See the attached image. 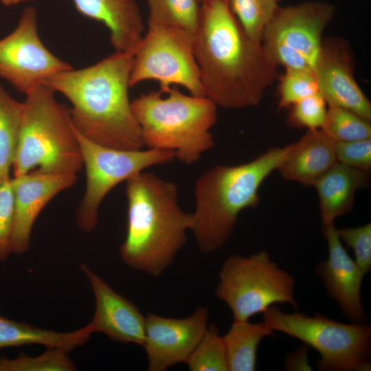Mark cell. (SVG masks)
Wrapping results in <instances>:
<instances>
[{
    "mask_svg": "<svg viewBox=\"0 0 371 371\" xmlns=\"http://www.w3.org/2000/svg\"><path fill=\"white\" fill-rule=\"evenodd\" d=\"M367 173L336 161L315 181L322 227L352 210L357 191L368 183Z\"/></svg>",
    "mask_w": 371,
    "mask_h": 371,
    "instance_id": "cell-20",
    "label": "cell"
},
{
    "mask_svg": "<svg viewBox=\"0 0 371 371\" xmlns=\"http://www.w3.org/2000/svg\"><path fill=\"white\" fill-rule=\"evenodd\" d=\"M67 351L50 348L43 354L32 357L21 354L14 359L0 358V371H73L75 363Z\"/></svg>",
    "mask_w": 371,
    "mask_h": 371,
    "instance_id": "cell-28",
    "label": "cell"
},
{
    "mask_svg": "<svg viewBox=\"0 0 371 371\" xmlns=\"http://www.w3.org/2000/svg\"><path fill=\"white\" fill-rule=\"evenodd\" d=\"M274 335V331L264 321L251 323L234 320L223 336L227 370L254 371L257 352L262 340Z\"/></svg>",
    "mask_w": 371,
    "mask_h": 371,
    "instance_id": "cell-22",
    "label": "cell"
},
{
    "mask_svg": "<svg viewBox=\"0 0 371 371\" xmlns=\"http://www.w3.org/2000/svg\"><path fill=\"white\" fill-rule=\"evenodd\" d=\"M208 308H197L184 318H172L148 313L145 317L144 348L148 370L164 371L186 363L204 334Z\"/></svg>",
    "mask_w": 371,
    "mask_h": 371,
    "instance_id": "cell-13",
    "label": "cell"
},
{
    "mask_svg": "<svg viewBox=\"0 0 371 371\" xmlns=\"http://www.w3.org/2000/svg\"><path fill=\"white\" fill-rule=\"evenodd\" d=\"M93 334L89 324L71 332L40 328L30 324L0 316V349L38 344L67 352L84 345Z\"/></svg>",
    "mask_w": 371,
    "mask_h": 371,
    "instance_id": "cell-21",
    "label": "cell"
},
{
    "mask_svg": "<svg viewBox=\"0 0 371 371\" xmlns=\"http://www.w3.org/2000/svg\"><path fill=\"white\" fill-rule=\"evenodd\" d=\"M82 15L102 23L115 52L134 53L144 25L136 0H72Z\"/></svg>",
    "mask_w": 371,
    "mask_h": 371,
    "instance_id": "cell-18",
    "label": "cell"
},
{
    "mask_svg": "<svg viewBox=\"0 0 371 371\" xmlns=\"http://www.w3.org/2000/svg\"><path fill=\"white\" fill-rule=\"evenodd\" d=\"M76 131L86 172L85 190L77 209L76 223L85 232L95 229L100 206L116 186L149 167L175 159L170 150L115 148L95 143Z\"/></svg>",
    "mask_w": 371,
    "mask_h": 371,
    "instance_id": "cell-10",
    "label": "cell"
},
{
    "mask_svg": "<svg viewBox=\"0 0 371 371\" xmlns=\"http://www.w3.org/2000/svg\"><path fill=\"white\" fill-rule=\"evenodd\" d=\"M341 242L350 247L354 260L366 275L371 271V224L337 229Z\"/></svg>",
    "mask_w": 371,
    "mask_h": 371,
    "instance_id": "cell-31",
    "label": "cell"
},
{
    "mask_svg": "<svg viewBox=\"0 0 371 371\" xmlns=\"http://www.w3.org/2000/svg\"><path fill=\"white\" fill-rule=\"evenodd\" d=\"M126 235L120 247L130 268L160 276L187 240L192 213L178 203V188L152 172H141L126 181Z\"/></svg>",
    "mask_w": 371,
    "mask_h": 371,
    "instance_id": "cell-3",
    "label": "cell"
},
{
    "mask_svg": "<svg viewBox=\"0 0 371 371\" xmlns=\"http://www.w3.org/2000/svg\"><path fill=\"white\" fill-rule=\"evenodd\" d=\"M318 91L328 106H339L371 120V103L354 77V58L346 41L323 40L314 68Z\"/></svg>",
    "mask_w": 371,
    "mask_h": 371,
    "instance_id": "cell-14",
    "label": "cell"
},
{
    "mask_svg": "<svg viewBox=\"0 0 371 371\" xmlns=\"http://www.w3.org/2000/svg\"><path fill=\"white\" fill-rule=\"evenodd\" d=\"M14 194L11 178H0V261L12 254Z\"/></svg>",
    "mask_w": 371,
    "mask_h": 371,
    "instance_id": "cell-32",
    "label": "cell"
},
{
    "mask_svg": "<svg viewBox=\"0 0 371 371\" xmlns=\"http://www.w3.org/2000/svg\"><path fill=\"white\" fill-rule=\"evenodd\" d=\"M77 175L47 174L36 170L11 178L14 194L12 253L23 254L30 247L34 224L40 212L57 194L71 188Z\"/></svg>",
    "mask_w": 371,
    "mask_h": 371,
    "instance_id": "cell-15",
    "label": "cell"
},
{
    "mask_svg": "<svg viewBox=\"0 0 371 371\" xmlns=\"http://www.w3.org/2000/svg\"><path fill=\"white\" fill-rule=\"evenodd\" d=\"M24 103L14 99L0 85V178H9L22 122Z\"/></svg>",
    "mask_w": 371,
    "mask_h": 371,
    "instance_id": "cell-23",
    "label": "cell"
},
{
    "mask_svg": "<svg viewBox=\"0 0 371 371\" xmlns=\"http://www.w3.org/2000/svg\"><path fill=\"white\" fill-rule=\"evenodd\" d=\"M337 161L366 172L371 168V138L335 142Z\"/></svg>",
    "mask_w": 371,
    "mask_h": 371,
    "instance_id": "cell-33",
    "label": "cell"
},
{
    "mask_svg": "<svg viewBox=\"0 0 371 371\" xmlns=\"http://www.w3.org/2000/svg\"><path fill=\"white\" fill-rule=\"evenodd\" d=\"M148 23V31L133 54L130 87L155 80L162 94L172 85H180L192 95L205 96L194 56V35L150 18Z\"/></svg>",
    "mask_w": 371,
    "mask_h": 371,
    "instance_id": "cell-9",
    "label": "cell"
},
{
    "mask_svg": "<svg viewBox=\"0 0 371 371\" xmlns=\"http://www.w3.org/2000/svg\"><path fill=\"white\" fill-rule=\"evenodd\" d=\"M133 54L115 52L89 67L71 68L44 82L70 102L73 125L85 138L118 149L144 146L128 96Z\"/></svg>",
    "mask_w": 371,
    "mask_h": 371,
    "instance_id": "cell-2",
    "label": "cell"
},
{
    "mask_svg": "<svg viewBox=\"0 0 371 371\" xmlns=\"http://www.w3.org/2000/svg\"><path fill=\"white\" fill-rule=\"evenodd\" d=\"M186 363L191 371H227L223 336L215 324L207 326Z\"/></svg>",
    "mask_w": 371,
    "mask_h": 371,
    "instance_id": "cell-27",
    "label": "cell"
},
{
    "mask_svg": "<svg viewBox=\"0 0 371 371\" xmlns=\"http://www.w3.org/2000/svg\"><path fill=\"white\" fill-rule=\"evenodd\" d=\"M41 40L36 10L26 8L15 29L0 40V78L28 93L54 76L71 69Z\"/></svg>",
    "mask_w": 371,
    "mask_h": 371,
    "instance_id": "cell-12",
    "label": "cell"
},
{
    "mask_svg": "<svg viewBox=\"0 0 371 371\" xmlns=\"http://www.w3.org/2000/svg\"><path fill=\"white\" fill-rule=\"evenodd\" d=\"M327 106L317 92L293 104L289 109L287 122L292 126L307 131L321 129L326 120Z\"/></svg>",
    "mask_w": 371,
    "mask_h": 371,
    "instance_id": "cell-30",
    "label": "cell"
},
{
    "mask_svg": "<svg viewBox=\"0 0 371 371\" xmlns=\"http://www.w3.org/2000/svg\"><path fill=\"white\" fill-rule=\"evenodd\" d=\"M317 92L313 70L285 68L280 80L278 109H289L298 101Z\"/></svg>",
    "mask_w": 371,
    "mask_h": 371,
    "instance_id": "cell-29",
    "label": "cell"
},
{
    "mask_svg": "<svg viewBox=\"0 0 371 371\" xmlns=\"http://www.w3.org/2000/svg\"><path fill=\"white\" fill-rule=\"evenodd\" d=\"M334 14V6L324 1L278 6L262 34L266 55L276 67L314 70Z\"/></svg>",
    "mask_w": 371,
    "mask_h": 371,
    "instance_id": "cell-11",
    "label": "cell"
},
{
    "mask_svg": "<svg viewBox=\"0 0 371 371\" xmlns=\"http://www.w3.org/2000/svg\"><path fill=\"white\" fill-rule=\"evenodd\" d=\"M241 27L253 41L261 43L264 30L278 7L272 0H225Z\"/></svg>",
    "mask_w": 371,
    "mask_h": 371,
    "instance_id": "cell-25",
    "label": "cell"
},
{
    "mask_svg": "<svg viewBox=\"0 0 371 371\" xmlns=\"http://www.w3.org/2000/svg\"><path fill=\"white\" fill-rule=\"evenodd\" d=\"M194 52L204 95L217 106H256L277 77L261 43L251 39L225 0L201 2Z\"/></svg>",
    "mask_w": 371,
    "mask_h": 371,
    "instance_id": "cell-1",
    "label": "cell"
},
{
    "mask_svg": "<svg viewBox=\"0 0 371 371\" xmlns=\"http://www.w3.org/2000/svg\"><path fill=\"white\" fill-rule=\"evenodd\" d=\"M272 1L278 3V1L279 0H272Z\"/></svg>",
    "mask_w": 371,
    "mask_h": 371,
    "instance_id": "cell-35",
    "label": "cell"
},
{
    "mask_svg": "<svg viewBox=\"0 0 371 371\" xmlns=\"http://www.w3.org/2000/svg\"><path fill=\"white\" fill-rule=\"evenodd\" d=\"M262 314L273 331L297 339L319 354L317 370H370L371 326L366 323L345 324L318 313H288L274 305Z\"/></svg>",
    "mask_w": 371,
    "mask_h": 371,
    "instance_id": "cell-7",
    "label": "cell"
},
{
    "mask_svg": "<svg viewBox=\"0 0 371 371\" xmlns=\"http://www.w3.org/2000/svg\"><path fill=\"white\" fill-rule=\"evenodd\" d=\"M162 93L152 91L131 101L144 146L172 151L186 165L197 162L214 146L211 128L217 122V106L205 96L181 93L172 86Z\"/></svg>",
    "mask_w": 371,
    "mask_h": 371,
    "instance_id": "cell-5",
    "label": "cell"
},
{
    "mask_svg": "<svg viewBox=\"0 0 371 371\" xmlns=\"http://www.w3.org/2000/svg\"><path fill=\"white\" fill-rule=\"evenodd\" d=\"M80 269L85 275L94 296L95 311L89 322L93 333H102L115 341L143 346L145 316L87 264H81Z\"/></svg>",
    "mask_w": 371,
    "mask_h": 371,
    "instance_id": "cell-16",
    "label": "cell"
},
{
    "mask_svg": "<svg viewBox=\"0 0 371 371\" xmlns=\"http://www.w3.org/2000/svg\"><path fill=\"white\" fill-rule=\"evenodd\" d=\"M336 161L335 142L322 129L311 130L292 143L277 170L284 180L313 186Z\"/></svg>",
    "mask_w": 371,
    "mask_h": 371,
    "instance_id": "cell-19",
    "label": "cell"
},
{
    "mask_svg": "<svg viewBox=\"0 0 371 371\" xmlns=\"http://www.w3.org/2000/svg\"><path fill=\"white\" fill-rule=\"evenodd\" d=\"M328 245V258L315 271L328 295L354 323H366L361 288L365 274L344 248L334 225L322 227Z\"/></svg>",
    "mask_w": 371,
    "mask_h": 371,
    "instance_id": "cell-17",
    "label": "cell"
},
{
    "mask_svg": "<svg viewBox=\"0 0 371 371\" xmlns=\"http://www.w3.org/2000/svg\"><path fill=\"white\" fill-rule=\"evenodd\" d=\"M322 131L335 142L371 138L370 120L339 106H328Z\"/></svg>",
    "mask_w": 371,
    "mask_h": 371,
    "instance_id": "cell-24",
    "label": "cell"
},
{
    "mask_svg": "<svg viewBox=\"0 0 371 371\" xmlns=\"http://www.w3.org/2000/svg\"><path fill=\"white\" fill-rule=\"evenodd\" d=\"M215 294L227 305L234 320H249L276 304L297 308L294 277L265 250L248 256H230L221 266Z\"/></svg>",
    "mask_w": 371,
    "mask_h": 371,
    "instance_id": "cell-8",
    "label": "cell"
},
{
    "mask_svg": "<svg viewBox=\"0 0 371 371\" xmlns=\"http://www.w3.org/2000/svg\"><path fill=\"white\" fill-rule=\"evenodd\" d=\"M0 1L3 5L9 6V5L20 3L21 2H25V1H29L32 0H0Z\"/></svg>",
    "mask_w": 371,
    "mask_h": 371,
    "instance_id": "cell-34",
    "label": "cell"
},
{
    "mask_svg": "<svg viewBox=\"0 0 371 371\" xmlns=\"http://www.w3.org/2000/svg\"><path fill=\"white\" fill-rule=\"evenodd\" d=\"M199 2L201 3V2L203 1V0H199Z\"/></svg>",
    "mask_w": 371,
    "mask_h": 371,
    "instance_id": "cell-36",
    "label": "cell"
},
{
    "mask_svg": "<svg viewBox=\"0 0 371 371\" xmlns=\"http://www.w3.org/2000/svg\"><path fill=\"white\" fill-rule=\"evenodd\" d=\"M55 93L42 84L25 95L14 176L33 170L77 175L83 167L69 109L56 99Z\"/></svg>",
    "mask_w": 371,
    "mask_h": 371,
    "instance_id": "cell-6",
    "label": "cell"
},
{
    "mask_svg": "<svg viewBox=\"0 0 371 371\" xmlns=\"http://www.w3.org/2000/svg\"><path fill=\"white\" fill-rule=\"evenodd\" d=\"M292 147H273L250 161L216 165L201 174L194 190L191 231L203 254L221 249L232 236L240 212L260 203L259 190Z\"/></svg>",
    "mask_w": 371,
    "mask_h": 371,
    "instance_id": "cell-4",
    "label": "cell"
},
{
    "mask_svg": "<svg viewBox=\"0 0 371 371\" xmlns=\"http://www.w3.org/2000/svg\"><path fill=\"white\" fill-rule=\"evenodd\" d=\"M148 18L183 29L194 35L199 25V0H147Z\"/></svg>",
    "mask_w": 371,
    "mask_h": 371,
    "instance_id": "cell-26",
    "label": "cell"
}]
</instances>
